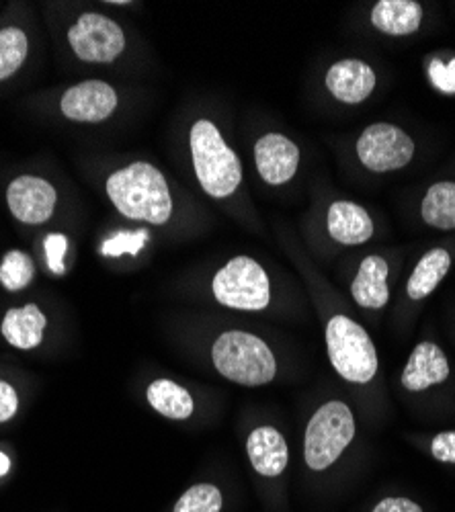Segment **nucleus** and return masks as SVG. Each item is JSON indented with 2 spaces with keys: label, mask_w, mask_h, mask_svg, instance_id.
Here are the masks:
<instances>
[{
  "label": "nucleus",
  "mask_w": 455,
  "mask_h": 512,
  "mask_svg": "<svg viewBox=\"0 0 455 512\" xmlns=\"http://www.w3.org/2000/svg\"><path fill=\"white\" fill-rule=\"evenodd\" d=\"M376 72L361 60H341L326 72V89L347 105L363 103L376 89Z\"/></svg>",
  "instance_id": "obj_12"
},
{
  "label": "nucleus",
  "mask_w": 455,
  "mask_h": 512,
  "mask_svg": "<svg viewBox=\"0 0 455 512\" xmlns=\"http://www.w3.org/2000/svg\"><path fill=\"white\" fill-rule=\"evenodd\" d=\"M328 357L337 373L351 383H367L378 373V353L369 334L351 318L335 316L326 326Z\"/></svg>",
  "instance_id": "obj_5"
},
{
  "label": "nucleus",
  "mask_w": 455,
  "mask_h": 512,
  "mask_svg": "<svg viewBox=\"0 0 455 512\" xmlns=\"http://www.w3.org/2000/svg\"><path fill=\"white\" fill-rule=\"evenodd\" d=\"M68 41L82 62L93 64H109L126 50L123 29L101 13L80 15L68 31Z\"/></svg>",
  "instance_id": "obj_7"
},
{
  "label": "nucleus",
  "mask_w": 455,
  "mask_h": 512,
  "mask_svg": "<svg viewBox=\"0 0 455 512\" xmlns=\"http://www.w3.org/2000/svg\"><path fill=\"white\" fill-rule=\"evenodd\" d=\"M189 142L195 175L203 191L214 199L230 197L242 181V166L218 127L208 119L195 121Z\"/></svg>",
  "instance_id": "obj_2"
},
{
  "label": "nucleus",
  "mask_w": 455,
  "mask_h": 512,
  "mask_svg": "<svg viewBox=\"0 0 455 512\" xmlns=\"http://www.w3.org/2000/svg\"><path fill=\"white\" fill-rule=\"evenodd\" d=\"M431 80L443 93H455V60L449 66H443L439 60L431 62Z\"/></svg>",
  "instance_id": "obj_27"
},
{
  "label": "nucleus",
  "mask_w": 455,
  "mask_h": 512,
  "mask_svg": "<svg viewBox=\"0 0 455 512\" xmlns=\"http://www.w3.org/2000/svg\"><path fill=\"white\" fill-rule=\"evenodd\" d=\"M19 410V396L11 383L0 379V422H9Z\"/></svg>",
  "instance_id": "obj_28"
},
{
  "label": "nucleus",
  "mask_w": 455,
  "mask_h": 512,
  "mask_svg": "<svg viewBox=\"0 0 455 512\" xmlns=\"http://www.w3.org/2000/svg\"><path fill=\"white\" fill-rule=\"evenodd\" d=\"M355 302L367 310H380L390 300L388 263L378 254L365 256L351 285Z\"/></svg>",
  "instance_id": "obj_15"
},
{
  "label": "nucleus",
  "mask_w": 455,
  "mask_h": 512,
  "mask_svg": "<svg viewBox=\"0 0 455 512\" xmlns=\"http://www.w3.org/2000/svg\"><path fill=\"white\" fill-rule=\"evenodd\" d=\"M117 93L103 80H85L70 87L60 101L64 117L80 123H99L113 115Z\"/></svg>",
  "instance_id": "obj_10"
},
{
  "label": "nucleus",
  "mask_w": 455,
  "mask_h": 512,
  "mask_svg": "<svg viewBox=\"0 0 455 512\" xmlns=\"http://www.w3.org/2000/svg\"><path fill=\"white\" fill-rule=\"evenodd\" d=\"M449 377V363L445 353L433 343H421L412 351L404 371L402 386L408 392H423Z\"/></svg>",
  "instance_id": "obj_13"
},
{
  "label": "nucleus",
  "mask_w": 455,
  "mask_h": 512,
  "mask_svg": "<svg viewBox=\"0 0 455 512\" xmlns=\"http://www.w3.org/2000/svg\"><path fill=\"white\" fill-rule=\"evenodd\" d=\"M56 189L33 175L17 177L7 189V203L15 220L31 226H39L52 218L56 209Z\"/></svg>",
  "instance_id": "obj_9"
},
{
  "label": "nucleus",
  "mask_w": 455,
  "mask_h": 512,
  "mask_svg": "<svg viewBox=\"0 0 455 512\" xmlns=\"http://www.w3.org/2000/svg\"><path fill=\"white\" fill-rule=\"evenodd\" d=\"M146 398L158 414L167 416L171 420H187L195 410V402L191 394L171 379L152 381L146 392Z\"/></svg>",
  "instance_id": "obj_20"
},
{
  "label": "nucleus",
  "mask_w": 455,
  "mask_h": 512,
  "mask_svg": "<svg viewBox=\"0 0 455 512\" xmlns=\"http://www.w3.org/2000/svg\"><path fill=\"white\" fill-rule=\"evenodd\" d=\"M328 232L337 242L357 246L374 236V222L369 213L353 201H337L328 209Z\"/></svg>",
  "instance_id": "obj_16"
},
{
  "label": "nucleus",
  "mask_w": 455,
  "mask_h": 512,
  "mask_svg": "<svg viewBox=\"0 0 455 512\" xmlns=\"http://www.w3.org/2000/svg\"><path fill=\"white\" fill-rule=\"evenodd\" d=\"M423 220L437 230H455V183L433 185L421 205Z\"/></svg>",
  "instance_id": "obj_21"
},
{
  "label": "nucleus",
  "mask_w": 455,
  "mask_h": 512,
  "mask_svg": "<svg viewBox=\"0 0 455 512\" xmlns=\"http://www.w3.org/2000/svg\"><path fill=\"white\" fill-rule=\"evenodd\" d=\"M371 23L388 35H410L423 23V7L415 0H380L371 11Z\"/></svg>",
  "instance_id": "obj_18"
},
{
  "label": "nucleus",
  "mask_w": 455,
  "mask_h": 512,
  "mask_svg": "<svg viewBox=\"0 0 455 512\" xmlns=\"http://www.w3.org/2000/svg\"><path fill=\"white\" fill-rule=\"evenodd\" d=\"M374 512H423V508L408 498H386L374 508Z\"/></svg>",
  "instance_id": "obj_30"
},
{
  "label": "nucleus",
  "mask_w": 455,
  "mask_h": 512,
  "mask_svg": "<svg viewBox=\"0 0 455 512\" xmlns=\"http://www.w3.org/2000/svg\"><path fill=\"white\" fill-rule=\"evenodd\" d=\"M248 459H251L255 472L265 478H277L285 472L289 451L283 435L273 426L255 429L246 443Z\"/></svg>",
  "instance_id": "obj_14"
},
{
  "label": "nucleus",
  "mask_w": 455,
  "mask_h": 512,
  "mask_svg": "<svg viewBox=\"0 0 455 512\" xmlns=\"http://www.w3.org/2000/svg\"><path fill=\"white\" fill-rule=\"evenodd\" d=\"M214 367L230 381L246 388L267 386L277 373L271 349L255 334L232 330L224 332L212 349Z\"/></svg>",
  "instance_id": "obj_3"
},
{
  "label": "nucleus",
  "mask_w": 455,
  "mask_h": 512,
  "mask_svg": "<svg viewBox=\"0 0 455 512\" xmlns=\"http://www.w3.org/2000/svg\"><path fill=\"white\" fill-rule=\"evenodd\" d=\"M357 154L365 168L374 173H390L412 160L415 142L392 123H374L357 140Z\"/></svg>",
  "instance_id": "obj_8"
},
{
  "label": "nucleus",
  "mask_w": 455,
  "mask_h": 512,
  "mask_svg": "<svg viewBox=\"0 0 455 512\" xmlns=\"http://www.w3.org/2000/svg\"><path fill=\"white\" fill-rule=\"evenodd\" d=\"M255 162L265 183L283 185L296 175L300 150L292 140L281 134H267L255 144Z\"/></svg>",
  "instance_id": "obj_11"
},
{
  "label": "nucleus",
  "mask_w": 455,
  "mask_h": 512,
  "mask_svg": "<svg viewBox=\"0 0 455 512\" xmlns=\"http://www.w3.org/2000/svg\"><path fill=\"white\" fill-rule=\"evenodd\" d=\"M35 277V265L31 256L23 250H9L0 263V283L7 291L25 289Z\"/></svg>",
  "instance_id": "obj_23"
},
{
  "label": "nucleus",
  "mask_w": 455,
  "mask_h": 512,
  "mask_svg": "<svg viewBox=\"0 0 455 512\" xmlns=\"http://www.w3.org/2000/svg\"><path fill=\"white\" fill-rule=\"evenodd\" d=\"M11 472V459L7 453L0 451V478H5Z\"/></svg>",
  "instance_id": "obj_31"
},
{
  "label": "nucleus",
  "mask_w": 455,
  "mask_h": 512,
  "mask_svg": "<svg viewBox=\"0 0 455 512\" xmlns=\"http://www.w3.org/2000/svg\"><path fill=\"white\" fill-rule=\"evenodd\" d=\"M46 326L48 318L41 314V310L35 304H27L25 308H11L5 314L0 332H3L11 347L19 351H31L41 345Z\"/></svg>",
  "instance_id": "obj_17"
},
{
  "label": "nucleus",
  "mask_w": 455,
  "mask_h": 512,
  "mask_svg": "<svg viewBox=\"0 0 455 512\" xmlns=\"http://www.w3.org/2000/svg\"><path fill=\"white\" fill-rule=\"evenodd\" d=\"M107 195L119 213L138 222L162 226L171 220L173 199L158 168L134 162L107 179Z\"/></svg>",
  "instance_id": "obj_1"
},
{
  "label": "nucleus",
  "mask_w": 455,
  "mask_h": 512,
  "mask_svg": "<svg viewBox=\"0 0 455 512\" xmlns=\"http://www.w3.org/2000/svg\"><path fill=\"white\" fill-rule=\"evenodd\" d=\"M148 242V232L146 230H136V232H119L111 236L109 240L103 242L101 254L103 256H121V254H138L144 244Z\"/></svg>",
  "instance_id": "obj_25"
},
{
  "label": "nucleus",
  "mask_w": 455,
  "mask_h": 512,
  "mask_svg": "<svg viewBox=\"0 0 455 512\" xmlns=\"http://www.w3.org/2000/svg\"><path fill=\"white\" fill-rule=\"evenodd\" d=\"M216 300L222 306L261 312L271 302V285L265 269L251 256H236L224 265L212 283Z\"/></svg>",
  "instance_id": "obj_6"
},
{
  "label": "nucleus",
  "mask_w": 455,
  "mask_h": 512,
  "mask_svg": "<svg viewBox=\"0 0 455 512\" xmlns=\"http://www.w3.org/2000/svg\"><path fill=\"white\" fill-rule=\"evenodd\" d=\"M46 248V261L48 267L54 275H64L66 273V265H64V256L68 250V240L64 234H50L44 242Z\"/></svg>",
  "instance_id": "obj_26"
},
{
  "label": "nucleus",
  "mask_w": 455,
  "mask_h": 512,
  "mask_svg": "<svg viewBox=\"0 0 455 512\" xmlns=\"http://www.w3.org/2000/svg\"><path fill=\"white\" fill-rule=\"evenodd\" d=\"M355 437V420L347 404L335 400L320 406L304 437V459L314 472L333 465Z\"/></svg>",
  "instance_id": "obj_4"
},
{
  "label": "nucleus",
  "mask_w": 455,
  "mask_h": 512,
  "mask_svg": "<svg viewBox=\"0 0 455 512\" xmlns=\"http://www.w3.org/2000/svg\"><path fill=\"white\" fill-rule=\"evenodd\" d=\"M222 492L214 484H197L189 488L175 504V512H220Z\"/></svg>",
  "instance_id": "obj_24"
},
{
  "label": "nucleus",
  "mask_w": 455,
  "mask_h": 512,
  "mask_svg": "<svg viewBox=\"0 0 455 512\" xmlns=\"http://www.w3.org/2000/svg\"><path fill=\"white\" fill-rule=\"evenodd\" d=\"M449 267H451V256L447 250L433 248L425 252V256L419 261L415 271H412L406 285V293L410 300L419 302V300H425L427 295H431L447 275Z\"/></svg>",
  "instance_id": "obj_19"
},
{
  "label": "nucleus",
  "mask_w": 455,
  "mask_h": 512,
  "mask_svg": "<svg viewBox=\"0 0 455 512\" xmlns=\"http://www.w3.org/2000/svg\"><path fill=\"white\" fill-rule=\"evenodd\" d=\"M433 457L441 463H455V433H439L431 445Z\"/></svg>",
  "instance_id": "obj_29"
},
{
  "label": "nucleus",
  "mask_w": 455,
  "mask_h": 512,
  "mask_svg": "<svg viewBox=\"0 0 455 512\" xmlns=\"http://www.w3.org/2000/svg\"><path fill=\"white\" fill-rule=\"evenodd\" d=\"M29 52V41L23 29L5 27L0 29V80L11 78L25 64Z\"/></svg>",
  "instance_id": "obj_22"
}]
</instances>
